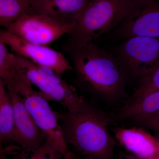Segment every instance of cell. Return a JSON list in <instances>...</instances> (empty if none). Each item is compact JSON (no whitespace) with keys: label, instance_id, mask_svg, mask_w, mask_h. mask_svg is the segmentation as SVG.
<instances>
[{"label":"cell","instance_id":"obj_10","mask_svg":"<svg viewBox=\"0 0 159 159\" xmlns=\"http://www.w3.org/2000/svg\"><path fill=\"white\" fill-rule=\"evenodd\" d=\"M0 42L9 46L16 54L52 69L60 76L66 71L74 70L62 53L47 46L29 42L6 29L1 30Z\"/></svg>","mask_w":159,"mask_h":159},{"label":"cell","instance_id":"obj_19","mask_svg":"<svg viewBox=\"0 0 159 159\" xmlns=\"http://www.w3.org/2000/svg\"><path fill=\"white\" fill-rule=\"evenodd\" d=\"M131 120L142 127L159 132V111L152 115L138 117Z\"/></svg>","mask_w":159,"mask_h":159},{"label":"cell","instance_id":"obj_1","mask_svg":"<svg viewBox=\"0 0 159 159\" xmlns=\"http://www.w3.org/2000/svg\"><path fill=\"white\" fill-rule=\"evenodd\" d=\"M63 49L73 63L78 86L106 98L124 92L128 75L117 57L93 42L65 45Z\"/></svg>","mask_w":159,"mask_h":159},{"label":"cell","instance_id":"obj_2","mask_svg":"<svg viewBox=\"0 0 159 159\" xmlns=\"http://www.w3.org/2000/svg\"><path fill=\"white\" fill-rule=\"evenodd\" d=\"M60 123L68 145L84 157L111 159L116 143L108 130L112 122L107 115L86 102L76 112H58Z\"/></svg>","mask_w":159,"mask_h":159},{"label":"cell","instance_id":"obj_18","mask_svg":"<svg viewBox=\"0 0 159 159\" xmlns=\"http://www.w3.org/2000/svg\"><path fill=\"white\" fill-rule=\"evenodd\" d=\"M13 159H64L62 153L54 146L46 142L43 146L26 157Z\"/></svg>","mask_w":159,"mask_h":159},{"label":"cell","instance_id":"obj_15","mask_svg":"<svg viewBox=\"0 0 159 159\" xmlns=\"http://www.w3.org/2000/svg\"><path fill=\"white\" fill-rule=\"evenodd\" d=\"M31 13V0H0V25L6 29L23 16Z\"/></svg>","mask_w":159,"mask_h":159},{"label":"cell","instance_id":"obj_3","mask_svg":"<svg viewBox=\"0 0 159 159\" xmlns=\"http://www.w3.org/2000/svg\"><path fill=\"white\" fill-rule=\"evenodd\" d=\"M133 3L134 0H90L68 34L66 45L93 42L118 28Z\"/></svg>","mask_w":159,"mask_h":159},{"label":"cell","instance_id":"obj_14","mask_svg":"<svg viewBox=\"0 0 159 159\" xmlns=\"http://www.w3.org/2000/svg\"><path fill=\"white\" fill-rule=\"evenodd\" d=\"M13 106L5 83L0 79V140L1 143L14 141Z\"/></svg>","mask_w":159,"mask_h":159},{"label":"cell","instance_id":"obj_4","mask_svg":"<svg viewBox=\"0 0 159 159\" xmlns=\"http://www.w3.org/2000/svg\"><path fill=\"white\" fill-rule=\"evenodd\" d=\"M16 66V75L11 84L21 95L27 109L43 134L47 142L59 150L63 155L64 159H76L77 157L69 149L64 137L59 113L52 109L49 101L40 92L34 90L32 84L22 71Z\"/></svg>","mask_w":159,"mask_h":159},{"label":"cell","instance_id":"obj_12","mask_svg":"<svg viewBox=\"0 0 159 159\" xmlns=\"http://www.w3.org/2000/svg\"><path fill=\"white\" fill-rule=\"evenodd\" d=\"M118 142L140 159L159 156V140L141 128H117L114 130Z\"/></svg>","mask_w":159,"mask_h":159},{"label":"cell","instance_id":"obj_5","mask_svg":"<svg viewBox=\"0 0 159 159\" xmlns=\"http://www.w3.org/2000/svg\"><path fill=\"white\" fill-rule=\"evenodd\" d=\"M16 66L48 101L59 103L70 112L80 110L86 101L79 96L75 88L52 69L38 65L31 60L15 54Z\"/></svg>","mask_w":159,"mask_h":159},{"label":"cell","instance_id":"obj_23","mask_svg":"<svg viewBox=\"0 0 159 159\" xmlns=\"http://www.w3.org/2000/svg\"><path fill=\"white\" fill-rule=\"evenodd\" d=\"M134 1H140V0H134Z\"/></svg>","mask_w":159,"mask_h":159},{"label":"cell","instance_id":"obj_7","mask_svg":"<svg viewBox=\"0 0 159 159\" xmlns=\"http://www.w3.org/2000/svg\"><path fill=\"white\" fill-rule=\"evenodd\" d=\"M6 86L14 111V141L19 145L21 149L20 152L16 157L22 159L37 150L47 140L29 113L22 97L14 85L10 83Z\"/></svg>","mask_w":159,"mask_h":159},{"label":"cell","instance_id":"obj_16","mask_svg":"<svg viewBox=\"0 0 159 159\" xmlns=\"http://www.w3.org/2000/svg\"><path fill=\"white\" fill-rule=\"evenodd\" d=\"M16 73L15 54L10 53L7 45L0 42V79L5 84L12 82Z\"/></svg>","mask_w":159,"mask_h":159},{"label":"cell","instance_id":"obj_8","mask_svg":"<svg viewBox=\"0 0 159 159\" xmlns=\"http://www.w3.org/2000/svg\"><path fill=\"white\" fill-rule=\"evenodd\" d=\"M75 25L61 24L46 16L31 13L23 16L6 29L29 42L47 46L69 34Z\"/></svg>","mask_w":159,"mask_h":159},{"label":"cell","instance_id":"obj_20","mask_svg":"<svg viewBox=\"0 0 159 159\" xmlns=\"http://www.w3.org/2000/svg\"><path fill=\"white\" fill-rule=\"evenodd\" d=\"M119 159H140L137 157L135 156L134 155L129 153L128 154H123L121 153L119 156Z\"/></svg>","mask_w":159,"mask_h":159},{"label":"cell","instance_id":"obj_9","mask_svg":"<svg viewBox=\"0 0 159 159\" xmlns=\"http://www.w3.org/2000/svg\"><path fill=\"white\" fill-rule=\"evenodd\" d=\"M119 39L159 38V0L134 1L131 9L116 31Z\"/></svg>","mask_w":159,"mask_h":159},{"label":"cell","instance_id":"obj_6","mask_svg":"<svg viewBox=\"0 0 159 159\" xmlns=\"http://www.w3.org/2000/svg\"><path fill=\"white\" fill-rule=\"evenodd\" d=\"M117 55L128 76L140 80L159 65V38L125 39L117 49Z\"/></svg>","mask_w":159,"mask_h":159},{"label":"cell","instance_id":"obj_22","mask_svg":"<svg viewBox=\"0 0 159 159\" xmlns=\"http://www.w3.org/2000/svg\"><path fill=\"white\" fill-rule=\"evenodd\" d=\"M82 159H95L91 157H84Z\"/></svg>","mask_w":159,"mask_h":159},{"label":"cell","instance_id":"obj_17","mask_svg":"<svg viewBox=\"0 0 159 159\" xmlns=\"http://www.w3.org/2000/svg\"><path fill=\"white\" fill-rule=\"evenodd\" d=\"M157 91H159V65L150 74L140 80L138 88L128 101H132Z\"/></svg>","mask_w":159,"mask_h":159},{"label":"cell","instance_id":"obj_21","mask_svg":"<svg viewBox=\"0 0 159 159\" xmlns=\"http://www.w3.org/2000/svg\"><path fill=\"white\" fill-rule=\"evenodd\" d=\"M146 159H159V156L152 157Z\"/></svg>","mask_w":159,"mask_h":159},{"label":"cell","instance_id":"obj_13","mask_svg":"<svg viewBox=\"0 0 159 159\" xmlns=\"http://www.w3.org/2000/svg\"><path fill=\"white\" fill-rule=\"evenodd\" d=\"M159 111V91L152 92L132 101H128L116 115L112 121H123L145 116Z\"/></svg>","mask_w":159,"mask_h":159},{"label":"cell","instance_id":"obj_11","mask_svg":"<svg viewBox=\"0 0 159 159\" xmlns=\"http://www.w3.org/2000/svg\"><path fill=\"white\" fill-rule=\"evenodd\" d=\"M90 0H31L32 13L61 24L76 23Z\"/></svg>","mask_w":159,"mask_h":159}]
</instances>
